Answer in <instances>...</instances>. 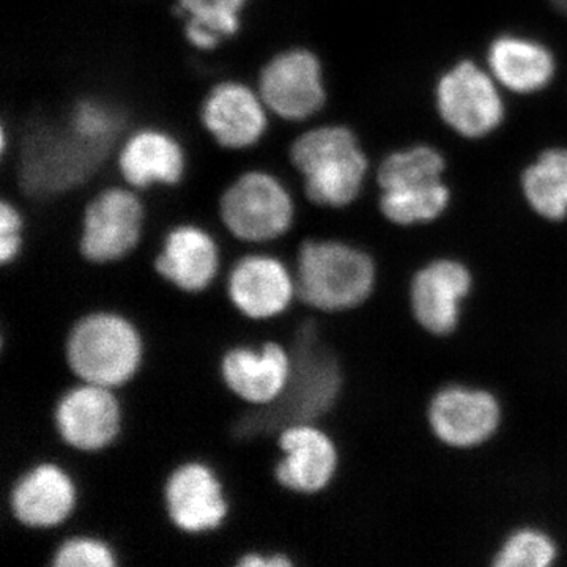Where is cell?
<instances>
[{"label":"cell","instance_id":"1","mask_svg":"<svg viewBox=\"0 0 567 567\" xmlns=\"http://www.w3.org/2000/svg\"><path fill=\"white\" fill-rule=\"evenodd\" d=\"M292 371L282 393L267 405L238 417L234 434L241 440L281 434L292 425L312 424L333 409L342 388L336 354L320 339L316 324L298 328L289 349Z\"/></svg>","mask_w":567,"mask_h":567},{"label":"cell","instance_id":"2","mask_svg":"<svg viewBox=\"0 0 567 567\" xmlns=\"http://www.w3.org/2000/svg\"><path fill=\"white\" fill-rule=\"evenodd\" d=\"M290 162L305 178L308 199L322 207L342 208L363 188L368 159L346 126L309 130L290 145Z\"/></svg>","mask_w":567,"mask_h":567},{"label":"cell","instance_id":"3","mask_svg":"<svg viewBox=\"0 0 567 567\" xmlns=\"http://www.w3.org/2000/svg\"><path fill=\"white\" fill-rule=\"evenodd\" d=\"M297 295L323 312L347 311L368 300L375 286V264L368 254L341 241H306L298 252Z\"/></svg>","mask_w":567,"mask_h":567},{"label":"cell","instance_id":"4","mask_svg":"<svg viewBox=\"0 0 567 567\" xmlns=\"http://www.w3.org/2000/svg\"><path fill=\"white\" fill-rule=\"evenodd\" d=\"M71 372L84 383L125 385L141 364L142 341L128 320L111 312L82 317L65 346Z\"/></svg>","mask_w":567,"mask_h":567},{"label":"cell","instance_id":"5","mask_svg":"<svg viewBox=\"0 0 567 567\" xmlns=\"http://www.w3.org/2000/svg\"><path fill=\"white\" fill-rule=\"evenodd\" d=\"M445 159L431 147H413L388 156L379 171L380 210L399 226L439 218L450 204L442 182Z\"/></svg>","mask_w":567,"mask_h":567},{"label":"cell","instance_id":"6","mask_svg":"<svg viewBox=\"0 0 567 567\" xmlns=\"http://www.w3.org/2000/svg\"><path fill=\"white\" fill-rule=\"evenodd\" d=\"M219 216L238 240L264 244L282 237L292 227L293 200L275 175L249 171L223 193Z\"/></svg>","mask_w":567,"mask_h":567},{"label":"cell","instance_id":"7","mask_svg":"<svg viewBox=\"0 0 567 567\" xmlns=\"http://www.w3.org/2000/svg\"><path fill=\"white\" fill-rule=\"evenodd\" d=\"M259 95L267 110L282 121L315 117L327 102L322 63L305 48L278 52L260 70Z\"/></svg>","mask_w":567,"mask_h":567},{"label":"cell","instance_id":"8","mask_svg":"<svg viewBox=\"0 0 567 567\" xmlns=\"http://www.w3.org/2000/svg\"><path fill=\"white\" fill-rule=\"evenodd\" d=\"M103 156L82 141L69 123L63 132H37L24 147L22 185L35 196L66 192L84 182Z\"/></svg>","mask_w":567,"mask_h":567},{"label":"cell","instance_id":"9","mask_svg":"<svg viewBox=\"0 0 567 567\" xmlns=\"http://www.w3.org/2000/svg\"><path fill=\"white\" fill-rule=\"evenodd\" d=\"M144 205L126 188L112 186L96 194L82 215L80 251L93 264L121 260L140 244Z\"/></svg>","mask_w":567,"mask_h":567},{"label":"cell","instance_id":"10","mask_svg":"<svg viewBox=\"0 0 567 567\" xmlns=\"http://www.w3.org/2000/svg\"><path fill=\"white\" fill-rule=\"evenodd\" d=\"M436 106L443 121L461 136H486L505 117L495 82L473 62L458 63L436 85Z\"/></svg>","mask_w":567,"mask_h":567},{"label":"cell","instance_id":"11","mask_svg":"<svg viewBox=\"0 0 567 567\" xmlns=\"http://www.w3.org/2000/svg\"><path fill=\"white\" fill-rule=\"evenodd\" d=\"M267 106L259 92L238 81L213 85L200 107L204 128L227 151L251 148L267 132Z\"/></svg>","mask_w":567,"mask_h":567},{"label":"cell","instance_id":"12","mask_svg":"<svg viewBox=\"0 0 567 567\" xmlns=\"http://www.w3.org/2000/svg\"><path fill=\"white\" fill-rule=\"evenodd\" d=\"M55 427L66 445L93 453L110 446L121 432V406L111 388L84 383L55 405Z\"/></svg>","mask_w":567,"mask_h":567},{"label":"cell","instance_id":"13","mask_svg":"<svg viewBox=\"0 0 567 567\" xmlns=\"http://www.w3.org/2000/svg\"><path fill=\"white\" fill-rule=\"evenodd\" d=\"M499 420L502 409L494 395L473 388H445L429 406V423L436 439L453 447L487 442L498 429Z\"/></svg>","mask_w":567,"mask_h":567},{"label":"cell","instance_id":"14","mask_svg":"<svg viewBox=\"0 0 567 567\" xmlns=\"http://www.w3.org/2000/svg\"><path fill=\"white\" fill-rule=\"evenodd\" d=\"M164 502L171 522L189 535L218 528L229 509L218 477L200 462H188L171 473Z\"/></svg>","mask_w":567,"mask_h":567},{"label":"cell","instance_id":"15","mask_svg":"<svg viewBox=\"0 0 567 567\" xmlns=\"http://www.w3.org/2000/svg\"><path fill=\"white\" fill-rule=\"evenodd\" d=\"M472 290V275L454 260H436L417 271L410 287V303L417 323L429 333H453L461 305Z\"/></svg>","mask_w":567,"mask_h":567},{"label":"cell","instance_id":"16","mask_svg":"<svg viewBox=\"0 0 567 567\" xmlns=\"http://www.w3.org/2000/svg\"><path fill=\"white\" fill-rule=\"evenodd\" d=\"M281 461L275 468L282 487L298 494H317L333 480L338 450L333 440L312 424L292 425L279 434Z\"/></svg>","mask_w":567,"mask_h":567},{"label":"cell","instance_id":"17","mask_svg":"<svg viewBox=\"0 0 567 567\" xmlns=\"http://www.w3.org/2000/svg\"><path fill=\"white\" fill-rule=\"evenodd\" d=\"M227 290L241 315L265 320L289 308L297 286L281 260L254 254L235 264Z\"/></svg>","mask_w":567,"mask_h":567},{"label":"cell","instance_id":"18","mask_svg":"<svg viewBox=\"0 0 567 567\" xmlns=\"http://www.w3.org/2000/svg\"><path fill=\"white\" fill-rule=\"evenodd\" d=\"M290 371V352L276 342H268L260 352L237 347L221 360L224 383L237 398L252 406L274 402L289 382Z\"/></svg>","mask_w":567,"mask_h":567},{"label":"cell","instance_id":"19","mask_svg":"<svg viewBox=\"0 0 567 567\" xmlns=\"http://www.w3.org/2000/svg\"><path fill=\"white\" fill-rule=\"evenodd\" d=\"M76 506V487L61 466L41 464L14 484L10 495L13 517L29 528H54Z\"/></svg>","mask_w":567,"mask_h":567},{"label":"cell","instance_id":"20","mask_svg":"<svg viewBox=\"0 0 567 567\" xmlns=\"http://www.w3.org/2000/svg\"><path fill=\"white\" fill-rule=\"evenodd\" d=\"M218 268V246L210 234L193 224L174 227L164 238L163 249L155 259L158 275L188 293L207 289Z\"/></svg>","mask_w":567,"mask_h":567},{"label":"cell","instance_id":"21","mask_svg":"<svg viewBox=\"0 0 567 567\" xmlns=\"http://www.w3.org/2000/svg\"><path fill=\"white\" fill-rule=\"evenodd\" d=\"M123 181L136 189L153 185L174 186L185 174V152L175 137L156 128L132 134L118 152Z\"/></svg>","mask_w":567,"mask_h":567},{"label":"cell","instance_id":"22","mask_svg":"<svg viewBox=\"0 0 567 567\" xmlns=\"http://www.w3.org/2000/svg\"><path fill=\"white\" fill-rule=\"evenodd\" d=\"M488 65L499 84L517 93L546 87L555 74L551 52L536 41L520 37H499L488 51Z\"/></svg>","mask_w":567,"mask_h":567},{"label":"cell","instance_id":"23","mask_svg":"<svg viewBox=\"0 0 567 567\" xmlns=\"http://www.w3.org/2000/svg\"><path fill=\"white\" fill-rule=\"evenodd\" d=\"M186 18L185 39L199 51H215L224 40L237 35L248 0H177Z\"/></svg>","mask_w":567,"mask_h":567},{"label":"cell","instance_id":"24","mask_svg":"<svg viewBox=\"0 0 567 567\" xmlns=\"http://www.w3.org/2000/svg\"><path fill=\"white\" fill-rule=\"evenodd\" d=\"M522 188L533 210L550 221L567 216V151L544 152L522 175Z\"/></svg>","mask_w":567,"mask_h":567},{"label":"cell","instance_id":"25","mask_svg":"<svg viewBox=\"0 0 567 567\" xmlns=\"http://www.w3.org/2000/svg\"><path fill=\"white\" fill-rule=\"evenodd\" d=\"M69 126L91 147L106 153L121 132L122 118L110 104L87 99L74 104Z\"/></svg>","mask_w":567,"mask_h":567},{"label":"cell","instance_id":"26","mask_svg":"<svg viewBox=\"0 0 567 567\" xmlns=\"http://www.w3.org/2000/svg\"><path fill=\"white\" fill-rule=\"evenodd\" d=\"M557 558L554 540L539 529H520L503 544L494 565L498 567H547Z\"/></svg>","mask_w":567,"mask_h":567},{"label":"cell","instance_id":"27","mask_svg":"<svg viewBox=\"0 0 567 567\" xmlns=\"http://www.w3.org/2000/svg\"><path fill=\"white\" fill-rule=\"evenodd\" d=\"M117 565L114 551L93 537H73L65 540L52 559L54 567H112Z\"/></svg>","mask_w":567,"mask_h":567},{"label":"cell","instance_id":"28","mask_svg":"<svg viewBox=\"0 0 567 567\" xmlns=\"http://www.w3.org/2000/svg\"><path fill=\"white\" fill-rule=\"evenodd\" d=\"M22 216L17 205L3 199L0 203V262H13L21 251Z\"/></svg>","mask_w":567,"mask_h":567},{"label":"cell","instance_id":"29","mask_svg":"<svg viewBox=\"0 0 567 567\" xmlns=\"http://www.w3.org/2000/svg\"><path fill=\"white\" fill-rule=\"evenodd\" d=\"M238 566L241 567H284L292 566V559L286 555H268L264 557L260 554H246L244 558L238 559Z\"/></svg>","mask_w":567,"mask_h":567},{"label":"cell","instance_id":"30","mask_svg":"<svg viewBox=\"0 0 567 567\" xmlns=\"http://www.w3.org/2000/svg\"><path fill=\"white\" fill-rule=\"evenodd\" d=\"M559 11L567 14V0H551Z\"/></svg>","mask_w":567,"mask_h":567}]
</instances>
